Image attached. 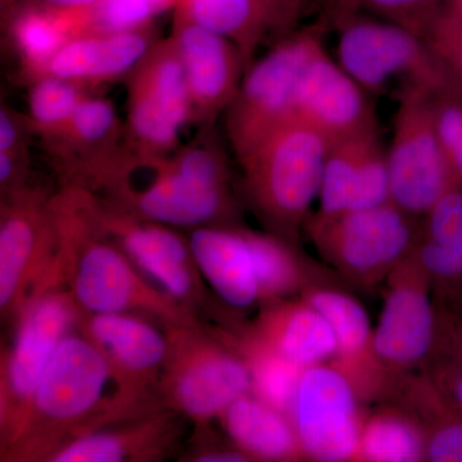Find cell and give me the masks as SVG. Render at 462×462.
Wrapping results in <instances>:
<instances>
[{
	"label": "cell",
	"instance_id": "cell-28",
	"mask_svg": "<svg viewBox=\"0 0 462 462\" xmlns=\"http://www.w3.org/2000/svg\"><path fill=\"white\" fill-rule=\"evenodd\" d=\"M388 401L412 416L430 462H462V415L424 370L403 374Z\"/></svg>",
	"mask_w": 462,
	"mask_h": 462
},
{
	"label": "cell",
	"instance_id": "cell-30",
	"mask_svg": "<svg viewBox=\"0 0 462 462\" xmlns=\"http://www.w3.org/2000/svg\"><path fill=\"white\" fill-rule=\"evenodd\" d=\"M2 23L7 42L20 60L21 76L29 84L41 76L51 57L72 39L65 12L25 9L2 16Z\"/></svg>",
	"mask_w": 462,
	"mask_h": 462
},
{
	"label": "cell",
	"instance_id": "cell-45",
	"mask_svg": "<svg viewBox=\"0 0 462 462\" xmlns=\"http://www.w3.org/2000/svg\"><path fill=\"white\" fill-rule=\"evenodd\" d=\"M97 2L99 0H2V16L25 9L63 14L90 7Z\"/></svg>",
	"mask_w": 462,
	"mask_h": 462
},
{
	"label": "cell",
	"instance_id": "cell-23",
	"mask_svg": "<svg viewBox=\"0 0 462 462\" xmlns=\"http://www.w3.org/2000/svg\"><path fill=\"white\" fill-rule=\"evenodd\" d=\"M158 41L152 23L132 32L78 36L51 57L39 78L54 76L96 89L126 78Z\"/></svg>",
	"mask_w": 462,
	"mask_h": 462
},
{
	"label": "cell",
	"instance_id": "cell-26",
	"mask_svg": "<svg viewBox=\"0 0 462 462\" xmlns=\"http://www.w3.org/2000/svg\"><path fill=\"white\" fill-rule=\"evenodd\" d=\"M209 316L214 318V322L203 321L206 329L236 352L248 367L252 379L251 393L272 404L291 420L298 383L305 369L267 346L257 336L251 322H245L229 311L223 315L218 310Z\"/></svg>",
	"mask_w": 462,
	"mask_h": 462
},
{
	"label": "cell",
	"instance_id": "cell-31",
	"mask_svg": "<svg viewBox=\"0 0 462 462\" xmlns=\"http://www.w3.org/2000/svg\"><path fill=\"white\" fill-rule=\"evenodd\" d=\"M365 418L356 462H420L425 457L424 434L411 415L393 401Z\"/></svg>",
	"mask_w": 462,
	"mask_h": 462
},
{
	"label": "cell",
	"instance_id": "cell-7",
	"mask_svg": "<svg viewBox=\"0 0 462 462\" xmlns=\"http://www.w3.org/2000/svg\"><path fill=\"white\" fill-rule=\"evenodd\" d=\"M51 199L32 185L0 199V312L14 329L39 297L63 288Z\"/></svg>",
	"mask_w": 462,
	"mask_h": 462
},
{
	"label": "cell",
	"instance_id": "cell-35",
	"mask_svg": "<svg viewBox=\"0 0 462 462\" xmlns=\"http://www.w3.org/2000/svg\"><path fill=\"white\" fill-rule=\"evenodd\" d=\"M72 39L84 35H106L132 32L151 25L157 16L147 0H99L79 11L66 12Z\"/></svg>",
	"mask_w": 462,
	"mask_h": 462
},
{
	"label": "cell",
	"instance_id": "cell-18",
	"mask_svg": "<svg viewBox=\"0 0 462 462\" xmlns=\"http://www.w3.org/2000/svg\"><path fill=\"white\" fill-rule=\"evenodd\" d=\"M153 171V181L144 189L130 184L103 197L135 217L167 226L242 225V207L233 188L211 187L163 169Z\"/></svg>",
	"mask_w": 462,
	"mask_h": 462
},
{
	"label": "cell",
	"instance_id": "cell-6",
	"mask_svg": "<svg viewBox=\"0 0 462 462\" xmlns=\"http://www.w3.org/2000/svg\"><path fill=\"white\" fill-rule=\"evenodd\" d=\"M337 60L370 96L411 89L436 94L456 85L419 33L383 18L356 14L337 18Z\"/></svg>",
	"mask_w": 462,
	"mask_h": 462
},
{
	"label": "cell",
	"instance_id": "cell-46",
	"mask_svg": "<svg viewBox=\"0 0 462 462\" xmlns=\"http://www.w3.org/2000/svg\"><path fill=\"white\" fill-rule=\"evenodd\" d=\"M437 300L442 303V305H445L447 309L457 318V320L460 321L462 325V291L456 293L455 296L447 298V300Z\"/></svg>",
	"mask_w": 462,
	"mask_h": 462
},
{
	"label": "cell",
	"instance_id": "cell-3",
	"mask_svg": "<svg viewBox=\"0 0 462 462\" xmlns=\"http://www.w3.org/2000/svg\"><path fill=\"white\" fill-rule=\"evenodd\" d=\"M329 145L296 118L240 161L243 193L267 233L298 245L320 193Z\"/></svg>",
	"mask_w": 462,
	"mask_h": 462
},
{
	"label": "cell",
	"instance_id": "cell-4",
	"mask_svg": "<svg viewBox=\"0 0 462 462\" xmlns=\"http://www.w3.org/2000/svg\"><path fill=\"white\" fill-rule=\"evenodd\" d=\"M162 327L169 351L158 393L166 409L180 413L194 428H206L236 398L251 393L248 367L203 321Z\"/></svg>",
	"mask_w": 462,
	"mask_h": 462
},
{
	"label": "cell",
	"instance_id": "cell-48",
	"mask_svg": "<svg viewBox=\"0 0 462 462\" xmlns=\"http://www.w3.org/2000/svg\"><path fill=\"white\" fill-rule=\"evenodd\" d=\"M452 11H455L456 14H462V0H449L448 5H447Z\"/></svg>",
	"mask_w": 462,
	"mask_h": 462
},
{
	"label": "cell",
	"instance_id": "cell-10",
	"mask_svg": "<svg viewBox=\"0 0 462 462\" xmlns=\"http://www.w3.org/2000/svg\"><path fill=\"white\" fill-rule=\"evenodd\" d=\"M62 187L105 196L132 184L138 170L125 141V124L111 100L90 96L58 132L41 138Z\"/></svg>",
	"mask_w": 462,
	"mask_h": 462
},
{
	"label": "cell",
	"instance_id": "cell-9",
	"mask_svg": "<svg viewBox=\"0 0 462 462\" xmlns=\"http://www.w3.org/2000/svg\"><path fill=\"white\" fill-rule=\"evenodd\" d=\"M125 80L126 148L138 169H152L178 149L182 126L190 123L187 75L172 36L160 39Z\"/></svg>",
	"mask_w": 462,
	"mask_h": 462
},
{
	"label": "cell",
	"instance_id": "cell-40",
	"mask_svg": "<svg viewBox=\"0 0 462 462\" xmlns=\"http://www.w3.org/2000/svg\"><path fill=\"white\" fill-rule=\"evenodd\" d=\"M422 38L462 90V14L448 7L443 9Z\"/></svg>",
	"mask_w": 462,
	"mask_h": 462
},
{
	"label": "cell",
	"instance_id": "cell-21",
	"mask_svg": "<svg viewBox=\"0 0 462 462\" xmlns=\"http://www.w3.org/2000/svg\"><path fill=\"white\" fill-rule=\"evenodd\" d=\"M318 200L314 215L321 217L391 200L387 148L380 139L378 126L330 143Z\"/></svg>",
	"mask_w": 462,
	"mask_h": 462
},
{
	"label": "cell",
	"instance_id": "cell-22",
	"mask_svg": "<svg viewBox=\"0 0 462 462\" xmlns=\"http://www.w3.org/2000/svg\"><path fill=\"white\" fill-rule=\"evenodd\" d=\"M188 419L172 410L116 422L76 438L47 462H160L176 454Z\"/></svg>",
	"mask_w": 462,
	"mask_h": 462
},
{
	"label": "cell",
	"instance_id": "cell-43",
	"mask_svg": "<svg viewBox=\"0 0 462 462\" xmlns=\"http://www.w3.org/2000/svg\"><path fill=\"white\" fill-rule=\"evenodd\" d=\"M273 33L293 32L310 0H251Z\"/></svg>",
	"mask_w": 462,
	"mask_h": 462
},
{
	"label": "cell",
	"instance_id": "cell-41",
	"mask_svg": "<svg viewBox=\"0 0 462 462\" xmlns=\"http://www.w3.org/2000/svg\"><path fill=\"white\" fill-rule=\"evenodd\" d=\"M187 462H249L245 452L230 440L223 442L215 436L211 427L194 428L189 449L181 456Z\"/></svg>",
	"mask_w": 462,
	"mask_h": 462
},
{
	"label": "cell",
	"instance_id": "cell-38",
	"mask_svg": "<svg viewBox=\"0 0 462 462\" xmlns=\"http://www.w3.org/2000/svg\"><path fill=\"white\" fill-rule=\"evenodd\" d=\"M431 111L438 138L447 160L462 184V90L457 85L431 96Z\"/></svg>",
	"mask_w": 462,
	"mask_h": 462
},
{
	"label": "cell",
	"instance_id": "cell-15",
	"mask_svg": "<svg viewBox=\"0 0 462 462\" xmlns=\"http://www.w3.org/2000/svg\"><path fill=\"white\" fill-rule=\"evenodd\" d=\"M385 287L374 330L376 354L393 375L422 370L436 348L439 309L430 276L413 251L389 273Z\"/></svg>",
	"mask_w": 462,
	"mask_h": 462
},
{
	"label": "cell",
	"instance_id": "cell-42",
	"mask_svg": "<svg viewBox=\"0 0 462 462\" xmlns=\"http://www.w3.org/2000/svg\"><path fill=\"white\" fill-rule=\"evenodd\" d=\"M36 133L29 114L2 105L0 107V152L29 151Z\"/></svg>",
	"mask_w": 462,
	"mask_h": 462
},
{
	"label": "cell",
	"instance_id": "cell-13",
	"mask_svg": "<svg viewBox=\"0 0 462 462\" xmlns=\"http://www.w3.org/2000/svg\"><path fill=\"white\" fill-rule=\"evenodd\" d=\"M433 93L407 90L398 98L393 135L387 148L391 200L421 217L443 194L460 185L438 138Z\"/></svg>",
	"mask_w": 462,
	"mask_h": 462
},
{
	"label": "cell",
	"instance_id": "cell-25",
	"mask_svg": "<svg viewBox=\"0 0 462 462\" xmlns=\"http://www.w3.org/2000/svg\"><path fill=\"white\" fill-rule=\"evenodd\" d=\"M258 307L252 328L273 351L302 369L333 360L336 333L315 307L300 297Z\"/></svg>",
	"mask_w": 462,
	"mask_h": 462
},
{
	"label": "cell",
	"instance_id": "cell-19",
	"mask_svg": "<svg viewBox=\"0 0 462 462\" xmlns=\"http://www.w3.org/2000/svg\"><path fill=\"white\" fill-rule=\"evenodd\" d=\"M333 327L337 354L329 361L351 383L363 404L388 401L400 376L393 375L376 354L374 330L366 310L337 285H315L300 296Z\"/></svg>",
	"mask_w": 462,
	"mask_h": 462
},
{
	"label": "cell",
	"instance_id": "cell-2",
	"mask_svg": "<svg viewBox=\"0 0 462 462\" xmlns=\"http://www.w3.org/2000/svg\"><path fill=\"white\" fill-rule=\"evenodd\" d=\"M115 384L102 352L80 331L67 333L45 367L2 462H47L76 438L115 424Z\"/></svg>",
	"mask_w": 462,
	"mask_h": 462
},
{
	"label": "cell",
	"instance_id": "cell-39",
	"mask_svg": "<svg viewBox=\"0 0 462 462\" xmlns=\"http://www.w3.org/2000/svg\"><path fill=\"white\" fill-rule=\"evenodd\" d=\"M420 239L462 247V184L443 194L420 217Z\"/></svg>",
	"mask_w": 462,
	"mask_h": 462
},
{
	"label": "cell",
	"instance_id": "cell-36",
	"mask_svg": "<svg viewBox=\"0 0 462 462\" xmlns=\"http://www.w3.org/2000/svg\"><path fill=\"white\" fill-rule=\"evenodd\" d=\"M439 307L436 348L424 372L462 415V325L445 305Z\"/></svg>",
	"mask_w": 462,
	"mask_h": 462
},
{
	"label": "cell",
	"instance_id": "cell-44",
	"mask_svg": "<svg viewBox=\"0 0 462 462\" xmlns=\"http://www.w3.org/2000/svg\"><path fill=\"white\" fill-rule=\"evenodd\" d=\"M29 151L0 152V199L29 188Z\"/></svg>",
	"mask_w": 462,
	"mask_h": 462
},
{
	"label": "cell",
	"instance_id": "cell-8",
	"mask_svg": "<svg viewBox=\"0 0 462 462\" xmlns=\"http://www.w3.org/2000/svg\"><path fill=\"white\" fill-rule=\"evenodd\" d=\"M320 41L318 27L288 33L248 67L225 111L227 138L239 162L276 130L296 120L300 75Z\"/></svg>",
	"mask_w": 462,
	"mask_h": 462
},
{
	"label": "cell",
	"instance_id": "cell-11",
	"mask_svg": "<svg viewBox=\"0 0 462 462\" xmlns=\"http://www.w3.org/2000/svg\"><path fill=\"white\" fill-rule=\"evenodd\" d=\"M133 314L79 312L75 329L102 352L111 369L118 420L166 409L158 393L169 342L162 325Z\"/></svg>",
	"mask_w": 462,
	"mask_h": 462
},
{
	"label": "cell",
	"instance_id": "cell-20",
	"mask_svg": "<svg viewBox=\"0 0 462 462\" xmlns=\"http://www.w3.org/2000/svg\"><path fill=\"white\" fill-rule=\"evenodd\" d=\"M296 118L329 143L378 126L370 94L328 53L322 39L300 75Z\"/></svg>",
	"mask_w": 462,
	"mask_h": 462
},
{
	"label": "cell",
	"instance_id": "cell-1",
	"mask_svg": "<svg viewBox=\"0 0 462 462\" xmlns=\"http://www.w3.org/2000/svg\"><path fill=\"white\" fill-rule=\"evenodd\" d=\"M62 287L80 314H133L157 324L199 325L200 316L153 284L91 217L84 189L51 196Z\"/></svg>",
	"mask_w": 462,
	"mask_h": 462
},
{
	"label": "cell",
	"instance_id": "cell-14",
	"mask_svg": "<svg viewBox=\"0 0 462 462\" xmlns=\"http://www.w3.org/2000/svg\"><path fill=\"white\" fill-rule=\"evenodd\" d=\"M79 310L66 288L39 297L18 320L14 345L3 349L0 366V449L11 442L51 355L75 329Z\"/></svg>",
	"mask_w": 462,
	"mask_h": 462
},
{
	"label": "cell",
	"instance_id": "cell-47",
	"mask_svg": "<svg viewBox=\"0 0 462 462\" xmlns=\"http://www.w3.org/2000/svg\"><path fill=\"white\" fill-rule=\"evenodd\" d=\"M147 2L158 14H161V12L166 11V9L176 7L180 0H147Z\"/></svg>",
	"mask_w": 462,
	"mask_h": 462
},
{
	"label": "cell",
	"instance_id": "cell-32",
	"mask_svg": "<svg viewBox=\"0 0 462 462\" xmlns=\"http://www.w3.org/2000/svg\"><path fill=\"white\" fill-rule=\"evenodd\" d=\"M176 7L233 42L242 51L247 69L254 62L257 48L272 35L251 0H180Z\"/></svg>",
	"mask_w": 462,
	"mask_h": 462
},
{
	"label": "cell",
	"instance_id": "cell-12",
	"mask_svg": "<svg viewBox=\"0 0 462 462\" xmlns=\"http://www.w3.org/2000/svg\"><path fill=\"white\" fill-rule=\"evenodd\" d=\"M84 194L99 229L149 281L199 316L214 307L188 236L167 225L135 217L100 194L85 189Z\"/></svg>",
	"mask_w": 462,
	"mask_h": 462
},
{
	"label": "cell",
	"instance_id": "cell-29",
	"mask_svg": "<svg viewBox=\"0 0 462 462\" xmlns=\"http://www.w3.org/2000/svg\"><path fill=\"white\" fill-rule=\"evenodd\" d=\"M258 284L260 305L300 297L307 288L334 285V278L300 254L298 245L243 226Z\"/></svg>",
	"mask_w": 462,
	"mask_h": 462
},
{
	"label": "cell",
	"instance_id": "cell-34",
	"mask_svg": "<svg viewBox=\"0 0 462 462\" xmlns=\"http://www.w3.org/2000/svg\"><path fill=\"white\" fill-rule=\"evenodd\" d=\"M212 126L200 127L193 142L158 161L152 170H167L211 187L233 188L229 161Z\"/></svg>",
	"mask_w": 462,
	"mask_h": 462
},
{
	"label": "cell",
	"instance_id": "cell-5",
	"mask_svg": "<svg viewBox=\"0 0 462 462\" xmlns=\"http://www.w3.org/2000/svg\"><path fill=\"white\" fill-rule=\"evenodd\" d=\"M305 231L343 281L372 291L415 249L420 217L389 200L329 217L311 214Z\"/></svg>",
	"mask_w": 462,
	"mask_h": 462
},
{
	"label": "cell",
	"instance_id": "cell-33",
	"mask_svg": "<svg viewBox=\"0 0 462 462\" xmlns=\"http://www.w3.org/2000/svg\"><path fill=\"white\" fill-rule=\"evenodd\" d=\"M93 90L83 84L54 76H42L30 83L29 116L39 139L58 132Z\"/></svg>",
	"mask_w": 462,
	"mask_h": 462
},
{
	"label": "cell",
	"instance_id": "cell-37",
	"mask_svg": "<svg viewBox=\"0 0 462 462\" xmlns=\"http://www.w3.org/2000/svg\"><path fill=\"white\" fill-rule=\"evenodd\" d=\"M449 0H333V17L363 14L392 21L424 35Z\"/></svg>",
	"mask_w": 462,
	"mask_h": 462
},
{
	"label": "cell",
	"instance_id": "cell-16",
	"mask_svg": "<svg viewBox=\"0 0 462 462\" xmlns=\"http://www.w3.org/2000/svg\"><path fill=\"white\" fill-rule=\"evenodd\" d=\"M351 383L330 364L306 367L291 421L306 460L356 462L366 413Z\"/></svg>",
	"mask_w": 462,
	"mask_h": 462
},
{
	"label": "cell",
	"instance_id": "cell-27",
	"mask_svg": "<svg viewBox=\"0 0 462 462\" xmlns=\"http://www.w3.org/2000/svg\"><path fill=\"white\" fill-rule=\"evenodd\" d=\"M227 438L251 461H305L293 421L254 394L236 398L218 416Z\"/></svg>",
	"mask_w": 462,
	"mask_h": 462
},
{
	"label": "cell",
	"instance_id": "cell-17",
	"mask_svg": "<svg viewBox=\"0 0 462 462\" xmlns=\"http://www.w3.org/2000/svg\"><path fill=\"white\" fill-rule=\"evenodd\" d=\"M171 36L184 63L190 123L212 126L225 114L247 71L239 48L175 7Z\"/></svg>",
	"mask_w": 462,
	"mask_h": 462
},
{
	"label": "cell",
	"instance_id": "cell-24",
	"mask_svg": "<svg viewBox=\"0 0 462 462\" xmlns=\"http://www.w3.org/2000/svg\"><path fill=\"white\" fill-rule=\"evenodd\" d=\"M188 240L203 279L227 311L242 314L260 305L254 260L242 225L197 227Z\"/></svg>",
	"mask_w": 462,
	"mask_h": 462
}]
</instances>
